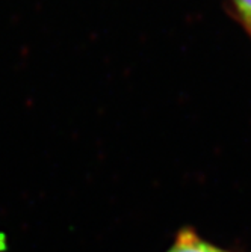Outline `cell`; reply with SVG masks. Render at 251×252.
Returning a JSON list of instances; mask_svg holds the SVG:
<instances>
[{
    "label": "cell",
    "instance_id": "1",
    "mask_svg": "<svg viewBox=\"0 0 251 252\" xmlns=\"http://www.w3.org/2000/svg\"><path fill=\"white\" fill-rule=\"evenodd\" d=\"M168 252H227V251L219 249L215 245L203 240L192 230H189V228H183V230L179 231Z\"/></svg>",
    "mask_w": 251,
    "mask_h": 252
},
{
    "label": "cell",
    "instance_id": "2",
    "mask_svg": "<svg viewBox=\"0 0 251 252\" xmlns=\"http://www.w3.org/2000/svg\"><path fill=\"white\" fill-rule=\"evenodd\" d=\"M230 2L238 14V18L251 36V0H230Z\"/></svg>",
    "mask_w": 251,
    "mask_h": 252
}]
</instances>
